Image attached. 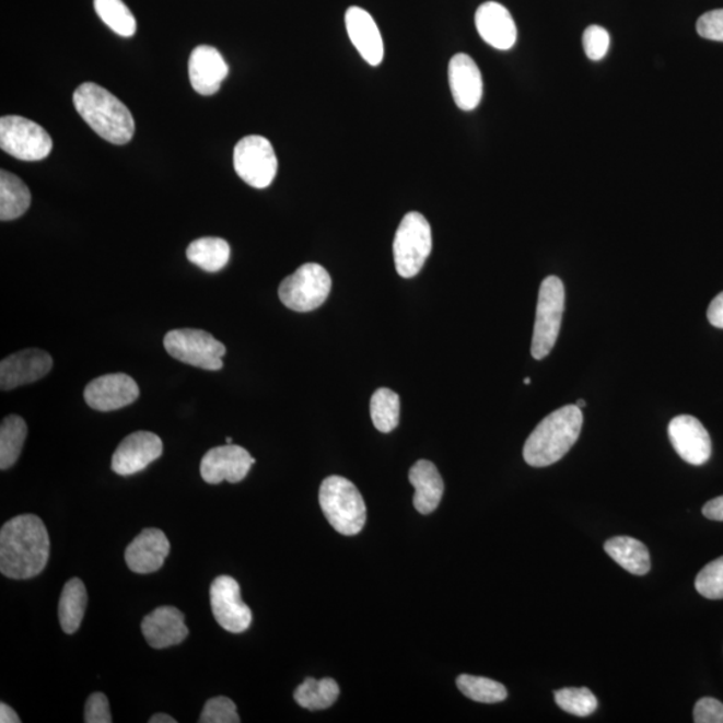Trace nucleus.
Returning a JSON list of instances; mask_svg holds the SVG:
<instances>
[{"instance_id":"1","label":"nucleus","mask_w":723,"mask_h":723,"mask_svg":"<svg viewBox=\"0 0 723 723\" xmlns=\"http://www.w3.org/2000/svg\"><path fill=\"white\" fill-rule=\"evenodd\" d=\"M49 556V532L38 516H16L0 530V572L5 578L25 581L38 576Z\"/></svg>"},{"instance_id":"2","label":"nucleus","mask_w":723,"mask_h":723,"mask_svg":"<svg viewBox=\"0 0 723 723\" xmlns=\"http://www.w3.org/2000/svg\"><path fill=\"white\" fill-rule=\"evenodd\" d=\"M73 104L78 115L101 139L115 145H125L133 139L136 124L130 110L97 83L85 82L78 86Z\"/></svg>"},{"instance_id":"3","label":"nucleus","mask_w":723,"mask_h":723,"mask_svg":"<svg viewBox=\"0 0 723 723\" xmlns=\"http://www.w3.org/2000/svg\"><path fill=\"white\" fill-rule=\"evenodd\" d=\"M583 427L582 409L578 405L563 408L544 418L525 442V463L544 468L560 462L576 444Z\"/></svg>"},{"instance_id":"4","label":"nucleus","mask_w":723,"mask_h":723,"mask_svg":"<svg viewBox=\"0 0 723 723\" xmlns=\"http://www.w3.org/2000/svg\"><path fill=\"white\" fill-rule=\"evenodd\" d=\"M319 503L327 522L340 535L355 536L366 523V505L358 488L348 478L327 477L322 482Z\"/></svg>"},{"instance_id":"5","label":"nucleus","mask_w":723,"mask_h":723,"mask_svg":"<svg viewBox=\"0 0 723 723\" xmlns=\"http://www.w3.org/2000/svg\"><path fill=\"white\" fill-rule=\"evenodd\" d=\"M565 307L564 284L558 277L543 280L537 301L534 338H532V357L544 360L552 351L558 340Z\"/></svg>"},{"instance_id":"6","label":"nucleus","mask_w":723,"mask_h":723,"mask_svg":"<svg viewBox=\"0 0 723 723\" xmlns=\"http://www.w3.org/2000/svg\"><path fill=\"white\" fill-rule=\"evenodd\" d=\"M433 238L429 221L418 212H409L400 221L393 250L399 277L415 278L432 253Z\"/></svg>"},{"instance_id":"7","label":"nucleus","mask_w":723,"mask_h":723,"mask_svg":"<svg viewBox=\"0 0 723 723\" xmlns=\"http://www.w3.org/2000/svg\"><path fill=\"white\" fill-rule=\"evenodd\" d=\"M331 277L326 268L306 263L279 285V298L287 308L308 313L319 308L331 291Z\"/></svg>"},{"instance_id":"8","label":"nucleus","mask_w":723,"mask_h":723,"mask_svg":"<svg viewBox=\"0 0 723 723\" xmlns=\"http://www.w3.org/2000/svg\"><path fill=\"white\" fill-rule=\"evenodd\" d=\"M164 348L175 360L190 366L211 372L223 369L225 346L207 331L195 328L172 330L164 338Z\"/></svg>"},{"instance_id":"9","label":"nucleus","mask_w":723,"mask_h":723,"mask_svg":"<svg viewBox=\"0 0 723 723\" xmlns=\"http://www.w3.org/2000/svg\"><path fill=\"white\" fill-rule=\"evenodd\" d=\"M233 166L244 183L256 189L270 187L278 173V159L266 137L250 135L236 143Z\"/></svg>"},{"instance_id":"10","label":"nucleus","mask_w":723,"mask_h":723,"mask_svg":"<svg viewBox=\"0 0 723 723\" xmlns=\"http://www.w3.org/2000/svg\"><path fill=\"white\" fill-rule=\"evenodd\" d=\"M0 148L22 161H40L51 153L53 140L40 125L20 116L0 119Z\"/></svg>"},{"instance_id":"11","label":"nucleus","mask_w":723,"mask_h":723,"mask_svg":"<svg viewBox=\"0 0 723 723\" xmlns=\"http://www.w3.org/2000/svg\"><path fill=\"white\" fill-rule=\"evenodd\" d=\"M211 607L220 627L241 633L253 623V611L242 599L241 585L231 576H219L211 585Z\"/></svg>"},{"instance_id":"12","label":"nucleus","mask_w":723,"mask_h":723,"mask_svg":"<svg viewBox=\"0 0 723 723\" xmlns=\"http://www.w3.org/2000/svg\"><path fill=\"white\" fill-rule=\"evenodd\" d=\"M255 458L242 446L226 444L213 447L201 459L200 474L208 483L241 482L247 477Z\"/></svg>"},{"instance_id":"13","label":"nucleus","mask_w":723,"mask_h":723,"mask_svg":"<svg viewBox=\"0 0 723 723\" xmlns=\"http://www.w3.org/2000/svg\"><path fill=\"white\" fill-rule=\"evenodd\" d=\"M163 441L151 432H136L125 438L112 457V469L119 476L139 474L163 454Z\"/></svg>"},{"instance_id":"14","label":"nucleus","mask_w":723,"mask_h":723,"mask_svg":"<svg viewBox=\"0 0 723 723\" xmlns=\"http://www.w3.org/2000/svg\"><path fill=\"white\" fill-rule=\"evenodd\" d=\"M140 396L139 385L131 376L123 373L106 374L95 378L85 387L86 404L98 411H113L133 404Z\"/></svg>"},{"instance_id":"15","label":"nucleus","mask_w":723,"mask_h":723,"mask_svg":"<svg viewBox=\"0 0 723 723\" xmlns=\"http://www.w3.org/2000/svg\"><path fill=\"white\" fill-rule=\"evenodd\" d=\"M53 368V358L44 350L27 349L4 358L0 363V387L3 392L34 384L45 378Z\"/></svg>"},{"instance_id":"16","label":"nucleus","mask_w":723,"mask_h":723,"mask_svg":"<svg viewBox=\"0 0 723 723\" xmlns=\"http://www.w3.org/2000/svg\"><path fill=\"white\" fill-rule=\"evenodd\" d=\"M668 439L678 456L691 465H703L711 456L708 430L692 416H678L668 425Z\"/></svg>"},{"instance_id":"17","label":"nucleus","mask_w":723,"mask_h":723,"mask_svg":"<svg viewBox=\"0 0 723 723\" xmlns=\"http://www.w3.org/2000/svg\"><path fill=\"white\" fill-rule=\"evenodd\" d=\"M142 635L153 649H168L187 639L189 630L180 609L171 606L155 608L141 625Z\"/></svg>"},{"instance_id":"18","label":"nucleus","mask_w":723,"mask_h":723,"mask_svg":"<svg viewBox=\"0 0 723 723\" xmlns=\"http://www.w3.org/2000/svg\"><path fill=\"white\" fill-rule=\"evenodd\" d=\"M171 543L163 530L147 528L131 541L125 551V561L136 573H152L164 565Z\"/></svg>"},{"instance_id":"19","label":"nucleus","mask_w":723,"mask_h":723,"mask_svg":"<svg viewBox=\"0 0 723 723\" xmlns=\"http://www.w3.org/2000/svg\"><path fill=\"white\" fill-rule=\"evenodd\" d=\"M478 34L489 46L498 50H510L517 40L515 21L503 4L487 2L476 11Z\"/></svg>"},{"instance_id":"20","label":"nucleus","mask_w":723,"mask_h":723,"mask_svg":"<svg viewBox=\"0 0 723 723\" xmlns=\"http://www.w3.org/2000/svg\"><path fill=\"white\" fill-rule=\"evenodd\" d=\"M229 73V65L214 47L197 46L190 54L189 80L195 92L201 95L217 94Z\"/></svg>"},{"instance_id":"21","label":"nucleus","mask_w":723,"mask_h":723,"mask_svg":"<svg viewBox=\"0 0 723 723\" xmlns=\"http://www.w3.org/2000/svg\"><path fill=\"white\" fill-rule=\"evenodd\" d=\"M450 85L454 103L464 112L475 110L482 98V75L466 54H456L450 62Z\"/></svg>"},{"instance_id":"22","label":"nucleus","mask_w":723,"mask_h":723,"mask_svg":"<svg viewBox=\"0 0 723 723\" xmlns=\"http://www.w3.org/2000/svg\"><path fill=\"white\" fill-rule=\"evenodd\" d=\"M346 30L352 45L369 65L378 66L384 61V39L374 18L361 8H350L345 16Z\"/></svg>"},{"instance_id":"23","label":"nucleus","mask_w":723,"mask_h":723,"mask_svg":"<svg viewBox=\"0 0 723 723\" xmlns=\"http://www.w3.org/2000/svg\"><path fill=\"white\" fill-rule=\"evenodd\" d=\"M409 480L416 489L413 498L416 510L422 515H429L438 510L445 489L438 466L428 459H420L411 466Z\"/></svg>"},{"instance_id":"24","label":"nucleus","mask_w":723,"mask_h":723,"mask_svg":"<svg viewBox=\"0 0 723 723\" xmlns=\"http://www.w3.org/2000/svg\"><path fill=\"white\" fill-rule=\"evenodd\" d=\"M606 552L609 558L632 573V575L643 576L651 569L650 552L642 541L629 536L613 537L605 544Z\"/></svg>"},{"instance_id":"25","label":"nucleus","mask_w":723,"mask_h":723,"mask_svg":"<svg viewBox=\"0 0 723 723\" xmlns=\"http://www.w3.org/2000/svg\"><path fill=\"white\" fill-rule=\"evenodd\" d=\"M88 606V593L81 579H70L65 584L59 597L58 618L66 633L77 632L80 629Z\"/></svg>"},{"instance_id":"26","label":"nucleus","mask_w":723,"mask_h":723,"mask_svg":"<svg viewBox=\"0 0 723 723\" xmlns=\"http://www.w3.org/2000/svg\"><path fill=\"white\" fill-rule=\"evenodd\" d=\"M32 205V194L20 177L8 171H0V220L21 218Z\"/></svg>"},{"instance_id":"27","label":"nucleus","mask_w":723,"mask_h":723,"mask_svg":"<svg viewBox=\"0 0 723 723\" xmlns=\"http://www.w3.org/2000/svg\"><path fill=\"white\" fill-rule=\"evenodd\" d=\"M187 258L207 272H219L231 259L230 244L220 237H201L189 244Z\"/></svg>"},{"instance_id":"28","label":"nucleus","mask_w":723,"mask_h":723,"mask_svg":"<svg viewBox=\"0 0 723 723\" xmlns=\"http://www.w3.org/2000/svg\"><path fill=\"white\" fill-rule=\"evenodd\" d=\"M339 685L331 678H306L298 686L294 698L299 707L311 711L333 707L339 697Z\"/></svg>"},{"instance_id":"29","label":"nucleus","mask_w":723,"mask_h":723,"mask_svg":"<svg viewBox=\"0 0 723 723\" xmlns=\"http://www.w3.org/2000/svg\"><path fill=\"white\" fill-rule=\"evenodd\" d=\"M27 438V425L20 416H9L0 427V469L8 470L20 458Z\"/></svg>"},{"instance_id":"30","label":"nucleus","mask_w":723,"mask_h":723,"mask_svg":"<svg viewBox=\"0 0 723 723\" xmlns=\"http://www.w3.org/2000/svg\"><path fill=\"white\" fill-rule=\"evenodd\" d=\"M95 13L119 37L130 38L137 32V22L123 0H94Z\"/></svg>"},{"instance_id":"31","label":"nucleus","mask_w":723,"mask_h":723,"mask_svg":"<svg viewBox=\"0 0 723 723\" xmlns=\"http://www.w3.org/2000/svg\"><path fill=\"white\" fill-rule=\"evenodd\" d=\"M400 400L396 392L382 387L370 400V415L374 427L382 433H390L399 423Z\"/></svg>"},{"instance_id":"32","label":"nucleus","mask_w":723,"mask_h":723,"mask_svg":"<svg viewBox=\"0 0 723 723\" xmlns=\"http://www.w3.org/2000/svg\"><path fill=\"white\" fill-rule=\"evenodd\" d=\"M457 687L465 697L480 703H499L505 701V686L493 679L463 674L457 678Z\"/></svg>"},{"instance_id":"33","label":"nucleus","mask_w":723,"mask_h":723,"mask_svg":"<svg viewBox=\"0 0 723 723\" xmlns=\"http://www.w3.org/2000/svg\"><path fill=\"white\" fill-rule=\"evenodd\" d=\"M555 702L561 710L576 716H588L597 709V699L587 687H567L555 691Z\"/></svg>"},{"instance_id":"34","label":"nucleus","mask_w":723,"mask_h":723,"mask_svg":"<svg viewBox=\"0 0 723 723\" xmlns=\"http://www.w3.org/2000/svg\"><path fill=\"white\" fill-rule=\"evenodd\" d=\"M696 588L707 599H723V556L703 567L697 575Z\"/></svg>"},{"instance_id":"35","label":"nucleus","mask_w":723,"mask_h":723,"mask_svg":"<svg viewBox=\"0 0 723 723\" xmlns=\"http://www.w3.org/2000/svg\"><path fill=\"white\" fill-rule=\"evenodd\" d=\"M200 723H238L241 716L237 714L235 702L226 697H214L208 699L201 711Z\"/></svg>"},{"instance_id":"36","label":"nucleus","mask_w":723,"mask_h":723,"mask_svg":"<svg viewBox=\"0 0 723 723\" xmlns=\"http://www.w3.org/2000/svg\"><path fill=\"white\" fill-rule=\"evenodd\" d=\"M609 44H611V38L605 27L602 26H588L585 28L583 34V47L585 56H587L591 61H600V59L607 56Z\"/></svg>"},{"instance_id":"37","label":"nucleus","mask_w":723,"mask_h":723,"mask_svg":"<svg viewBox=\"0 0 723 723\" xmlns=\"http://www.w3.org/2000/svg\"><path fill=\"white\" fill-rule=\"evenodd\" d=\"M697 33L704 39L723 42V9L709 11L699 18Z\"/></svg>"},{"instance_id":"38","label":"nucleus","mask_w":723,"mask_h":723,"mask_svg":"<svg viewBox=\"0 0 723 723\" xmlns=\"http://www.w3.org/2000/svg\"><path fill=\"white\" fill-rule=\"evenodd\" d=\"M86 723H112L109 701L103 692H94L89 697L85 707Z\"/></svg>"},{"instance_id":"39","label":"nucleus","mask_w":723,"mask_h":723,"mask_svg":"<svg viewBox=\"0 0 723 723\" xmlns=\"http://www.w3.org/2000/svg\"><path fill=\"white\" fill-rule=\"evenodd\" d=\"M695 722L723 723V703L710 697L699 699L695 708Z\"/></svg>"},{"instance_id":"40","label":"nucleus","mask_w":723,"mask_h":723,"mask_svg":"<svg viewBox=\"0 0 723 723\" xmlns=\"http://www.w3.org/2000/svg\"><path fill=\"white\" fill-rule=\"evenodd\" d=\"M708 319L711 326L723 330V292L713 299L708 310Z\"/></svg>"},{"instance_id":"41","label":"nucleus","mask_w":723,"mask_h":723,"mask_svg":"<svg viewBox=\"0 0 723 723\" xmlns=\"http://www.w3.org/2000/svg\"><path fill=\"white\" fill-rule=\"evenodd\" d=\"M703 516L713 522H723V495L708 501L702 508Z\"/></svg>"},{"instance_id":"42","label":"nucleus","mask_w":723,"mask_h":723,"mask_svg":"<svg viewBox=\"0 0 723 723\" xmlns=\"http://www.w3.org/2000/svg\"><path fill=\"white\" fill-rule=\"evenodd\" d=\"M0 722L2 723H21L20 716L15 713L13 708L9 704L0 703Z\"/></svg>"},{"instance_id":"43","label":"nucleus","mask_w":723,"mask_h":723,"mask_svg":"<svg viewBox=\"0 0 723 723\" xmlns=\"http://www.w3.org/2000/svg\"><path fill=\"white\" fill-rule=\"evenodd\" d=\"M149 723H176V720L172 719L168 714L159 713L154 714L152 719L149 720Z\"/></svg>"},{"instance_id":"44","label":"nucleus","mask_w":723,"mask_h":723,"mask_svg":"<svg viewBox=\"0 0 723 723\" xmlns=\"http://www.w3.org/2000/svg\"><path fill=\"white\" fill-rule=\"evenodd\" d=\"M576 405L579 406V408L583 409L584 406H585V400L584 399H579Z\"/></svg>"},{"instance_id":"45","label":"nucleus","mask_w":723,"mask_h":723,"mask_svg":"<svg viewBox=\"0 0 723 723\" xmlns=\"http://www.w3.org/2000/svg\"><path fill=\"white\" fill-rule=\"evenodd\" d=\"M524 384L529 385L530 384V378H525Z\"/></svg>"},{"instance_id":"46","label":"nucleus","mask_w":723,"mask_h":723,"mask_svg":"<svg viewBox=\"0 0 723 723\" xmlns=\"http://www.w3.org/2000/svg\"><path fill=\"white\" fill-rule=\"evenodd\" d=\"M226 444H232V439L231 438L226 439Z\"/></svg>"}]
</instances>
